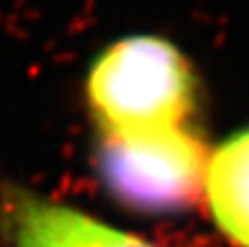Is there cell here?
Instances as JSON below:
<instances>
[{"label": "cell", "instance_id": "7a4b0ae2", "mask_svg": "<svg viewBox=\"0 0 249 247\" xmlns=\"http://www.w3.org/2000/svg\"><path fill=\"white\" fill-rule=\"evenodd\" d=\"M208 158L203 140L190 127L101 136L99 171L123 204L144 212H175L203 195Z\"/></svg>", "mask_w": 249, "mask_h": 247}, {"label": "cell", "instance_id": "277c9868", "mask_svg": "<svg viewBox=\"0 0 249 247\" xmlns=\"http://www.w3.org/2000/svg\"><path fill=\"white\" fill-rule=\"evenodd\" d=\"M203 195L221 234L234 247H249V127L210 153Z\"/></svg>", "mask_w": 249, "mask_h": 247}, {"label": "cell", "instance_id": "3957f363", "mask_svg": "<svg viewBox=\"0 0 249 247\" xmlns=\"http://www.w3.org/2000/svg\"><path fill=\"white\" fill-rule=\"evenodd\" d=\"M2 219L9 239L18 247H155L72 206L22 188L4 195Z\"/></svg>", "mask_w": 249, "mask_h": 247}, {"label": "cell", "instance_id": "6da1fadb", "mask_svg": "<svg viewBox=\"0 0 249 247\" xmlns=\"http://www.w3.org/2000/svg\"><path fill=\"white\" fill-rule=\"evenodd\" d=\"M101 136H133L190 127L197 81L171 42L136 35L112 44L92 64L86 83Z\"/></svg>", "mask_w": 249, "mask_h": 247}]
</instances>
